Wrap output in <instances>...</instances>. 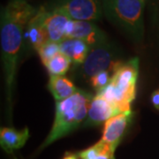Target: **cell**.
<instances>
[{"mask_svg": "<svg viewBox=\"0 0 159 159\" xmlns=\"http://www.w3.org/2000/svg\"><path fill=\"white\" fill-rule=\"evenodd\" d=\"M28 0H10L1 10L0 41L3 62L6 115L11 124L13 90L18 62L24 45L27 25L36 12Z\"/></svg>", "mask_w": 159, "mask_h": 159, "instance_id": "1", "label": "cell"}, {"mask_svg": "<svg viewBox=\"0 0 159 159\" xmlns=\"http://www.w3.org/2000/svg\"><path fill=\"white\" fill-rule=\"evenodd\" d=\"M93 97L90 93L78 89L73 96L60 102H56L53 125L45 141L39 148V150L66 136L77 129L80 125H82L87 118Z\"/></svg>", "mask_w": 159, "mask_h": 159, "instance_id": "2", "label": "cell"}, {"mask_svg": "<svg viewBox=\"0 0 159 159\" xmlns=\"http://www.w3.org/2000/svg\"><path fill=\"white\" fill-rule=\"evenodd\" d=\"M103 15L135 44L144 37V11L147 0H102Z\"/></svg>", "mask_w": 159, "mask_h": 159, "instance_id": "3", "label": "cell"}, {"mask_svg": "<svg viewBox=\"0 0 159 159\" xmlns=\"http://www.w3.org/2000/svg\"><path fill=\"white\" fill-rule=\"evenodd\" d=\"M138 74V57L123 61L114 71L110 84L97 92V95L103 97L122 112L131 111V104L136 97Z\"/></svg>", "mask_w": 159, "mask_h": 159, "instance_id": "4", "label": "cell"}, {"mask_svg": "<svg viewBox=\"0 0 159 159\" xmlns=\"http://www.w3.org/2000/svg\"><path fill=\"white\" fill-rule=\"evenodd\" d=\"M121 57L119 47L110 41L91 47L85 61L74 66V77L79 81L89 82L93 76L100 72L108 71L113 74L119 64L123 62Z\"/></svg>", "mask_w": 159, "mask_h": 159, "instance_id": "5", "label": "cell"}, {"mask_svg": "<svg viewBox=\"0 0 159 159\" xmlns=\"http://www.w3.org/2000/svg\"><path fill=\"white\" fill-rule=\"evenodd\" d=\"M43 6L61 11L74 20L96 21L103 16L102 0H49Z\"/></svg>", "mask_w": 159, "mask_h": 159, "instance_id": "6", "label": "cell"}, {"mask_svg": "<svg viewBox=\"0 0 159 159\" xmlns=\"http://www.w3.org/2000/svg\"><path fill=\"white\" fill-rule=\"evenodd\" d=\"M66 38H75L94 47L109 41L106 34L92 21L71 20L66 29Z\"/></svg>", "mask_w": 159, "mask_h": 159, "instance_id": "7", "label": "cell"}, {"mask_svg": "<svg viewBox=\"0 0 159 159\" xmlns=\"http://www.w3.org/2000/svg\"><path fill=\"white\" fill-rule=\"evenodd\" d=\"M43 23L51 42L61 43L66 38V29L72 19L64 12L55 9H49L44 6L38 8Z\"/></svg>", "mask_w": 159, "mask_h": 159, "instance_id": "8", "label": "cell"}, {"mask_svg": "<svg viewBox=\"0 0 159 159\" xmlns=\"http://www.w3.org/2000/svg\"><path fill=\"white\" fill-rule=\"evenodd\" d=\"M134 113L131 110L115 116L104 123L101 140L108 144L114 151L122 141L125 131L130 125Z\"/></svg>", "mask_w": 159, "mask_h": 159, "instance_id": "9", "label": "cell"}, {"mask_svg": "<svg viewBox=\"0 0 159 159\" xmlns=\"http://www.w3.org/2000/svg\"><path fill=\"white\" fill-rule=\"evenodd\" d=\"M120 113H122V111L119 108L109 102L103 97L96 95L91 100L87 118L81 126H97L105 123L107 120Z\"/></svg>", "mask_w": 159, "mask_h": 159, "instance_id": "10", "label": "cell"}, {"mask_svg": "<svg viewBox=\"0 0 159 159\" xmlns=\"http://www.w3.org/2000/svg\"><path fill=\"white\" fill-rule=\"evenodd\" d=\"M48 42H50L49 34L43 23L40 11L37 8L36 12L27 25L24 34V45L26 43L29 49L38 51L40 48Z\"/></svg>", "mask_w": 159, "mask_h": 159, "instance_id": "11", "label": "cell"}, {"mask_svg": "<svg viewBox=\"0 0 159 159\" xmlns=\"http://www.w3.org/2000/svg\"><path fill=\"white\" fill-rule=\"evenodd\" d=\"M29 137V130L25 127L22 130H16L12 127H2L0 129V144L2 148L7 152L22 148Z\"/></svg>", "mask_w": 159, "mask_h": 159, "instance_id": "12", "label": "cell"}, {"mask_svg": "<svg viewBox=\"0 0 159 159\" xmlns=\"http://www.w3.org/2000/svg\"><path fill=\"white\" fill-rule=\"evenodd\" d=\"M60 52L68 57L74 66L81 65L85 61L90 47L85 42L75 38H66L59 43Z\"/></svg>", "mask_w": 159, "mask_h": 159, "instance_id": "13", "label": "cell"}, {"mask_svg": "<svg viewBox=\"0 0 159 159\" xmlns=\"http://www.w3.org/2000/svg\"><path fill=\"white\" fill-rule=\"evenodd\" d=\"M47 88L56 102H60L68 98L78 90L74 82L63 75L51 76Z\"/></svg>", "mask_w": 159, "mask_h": 159, "instance_id": "14", "label": "cell"}, {"mask_svg": "<svg viewBox=\"0 0 159 159\" xmlns=\"http://www.w3.org/2000/svg\"><path fill=\"white\" fill-rule=\"evenodd\" d=\"M112 148L102 140L77 154L80 159H115Z\"/></svg>", "mask_w": 159, "mask_h": 159, "instance_id": "15", "label": "cell"}, {"mask_svg": "<svg viewBox=\"0 0 159 159\" xmlns=\"http://www.w3.org/2000/svg\"><path fill=\"white\" fill-rule=\"evenodd\" d=\"M72 63V60L68 57L62 52H59L44 66L51 76H62L70 69Z\"/></svg>", "mask_w": 159, "mask_h": 159, "instance_id": "16", "label": "cell"}, {"mask_svg": "<svg viewBox=\"0 0 159 159\" xmlns=\"http://www.w3.org/2000/svg\"><path fill=\"white\" fill-rule=\"evenodd\" d=\"M37 52L39 54L40 59H41L42 63L45 66L51 58H53L57 53L60 52L59 43L50 41L42 46Z\"/></svg>", "mask_w": 159, "mask_h": 159, "instance_id": "17", "label": "cell"}, {"mask_svg": "<svg viewBox=\"0 0 159 159\" xmlns=\"http://www.w3.org/2000/svg\"><path fill=\"white\" fill-rule=\"evenodd\" d=\"M151 30L159 41V0H147Z\"/></svg>", "mask_w": 159, "mask_h": 159, "instance_id": "18", "label": "cell"}, {"mask_svg": "<svg viewBox=\"0 0 159 159\" xmlns=\"http://www.w3.org/2000/svg\"><path fill=\"white\" fill-rule=\"evenodd\" d=\"M111 77H112L111 73H110L108 71H103V72H100L96 74L95 76H93L89 80V83L91 86V88H93L97 93L110 84V82L111 80Z\"/></svg>", "mask_w": 159, "mask_h": 159, "instance_id": "19", "label": "cell"}, {"mask_svg": "<svg viewBox=\"0 0 159 159\" xmlns=\"http://www.w3.org/2000/svg\"><path fill=\"white\" fill-rule=\"evenodd\" d=\"M151 102L153 104L154 108L159 111V89L155 90L151 95Z\"/></svg>", "mask_w": 159, "mask_h": 159, "instance_id": "20", "label": "cell"}, {"mask_svg": "<svg viewBox=\"0 0 159 159\" xmlns=\"http://www.w3.org/2000/svg\"><path fill=\"white\" fill-rule=\"evenodd\" d=\"M63 159H80V158L77 155H75V154L74 153L67 152V153H66V155H65V157H63Z\"/></svg>", "mask_w": 159, "mask_h": 159, "instance_id": "21", "label": "cell"}, {"mask_svg": "<svg viewBox=\"0 0 159 159\" xmlns=\"http://www.w3.org/2000/svg\"><path fill=\"white\" fill-rule=\"evenodd\" d=\"M13 159H17V158H16V157H13Z\"/></svg>", "mask_w": 159, "mask_h": 159, "instance_id": "22", "label": "cell"}]
</instances>
